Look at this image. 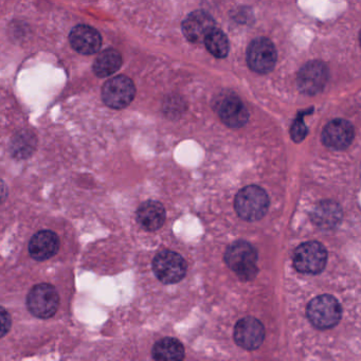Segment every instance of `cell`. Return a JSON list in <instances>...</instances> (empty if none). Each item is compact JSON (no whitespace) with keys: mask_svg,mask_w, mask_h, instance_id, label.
Wrapping results in <instances>:
<instances>
[{"mask_svg":"<svg viewBox=\"0 0 361 361\" xmlns=\"http://www.w3.org/2000/svg\"><path fill=\"white\" fill-rule=\"evenodd\" d=\"M37 147V138L32 133L23 130L18 133L11 142V152L14 157L24 159L29 157Z\"/></svg>","mask_w":361,"mask_h":361,"instance_id":"obj_20","label":"cell"},{"mask_svg":"<svg viewBox=\"0 0 361 361\" xmlns=\"http://www.w3.org/2000/svg\"><path fill=\"white\" fill-rule=\"evenodd\" d=\"M204 43L208 51L215 58L225 59L229 54V41H228L227 35L219 29H213L207 35Z\"/></svg>","mask_w":361,"mask_h":361,"instance_id":"obj_21","label":"cell"},{"mask_svg":"<svg viewBox=\"0 0 361 361\" xmlns=\"http://www.w3.org/2000/svg\"><path fill=\"white\" fill-rule=\"evenodd\" d=\"M60 249V238L50 230H42L32 236L29 243V253L37 261L51 259Z\"/></svg>","mask_w":361,"mask_h":361,"instance_id":"obj_15","label":"cell"},{"mask_svg":"<svg viewBox=\"0 0 361 361\" xmlns=\"http://www.w3.org/2000/svg\"><path fill=\"white\" fill-rule=\"evenodd\" d=\"M293 263L302 274H320L326 266V249L319 242L304 243L293 252Z\"/></svg>","mask_w":361,"mask_h":361,"instance_id":"obj_4","label":"cell"},{"mask_svg":"<svg viewBox=\"0 0 361 361\" xmlns=\"http://www.w3.org/2000/svg\"><path fill=\"white\" fill-rule=\"evenodd\" d=\"M329 78L326 65L320 61H312L304 65L298 73L297 84L300 92L314 96L322 92Z\"/></svg>","mask_w":361,"mask_h":361,"instance_id":"obj_9","label":"cell"},{"mask_svg":"<svg viewBox=\"0 0 361 361\" xmlns=\"http://www.w3.org/2000/svg\"><path fill=\"white\" fill-rule=\"evenodd\" d=\"M341 219V208L333 200L319 202L312 213V221H314V225L325 230L335 228Z\"/></svg>","mask_w":361,"mask_h":361,"instance_id":"obj_17","label":"cell"},{"mask_svg":"<svg viewBox=\"0 0 361 361\" xmlns=\"http://www.w3.org/2000/svg\"><path fill=\"white\" fill-rule=\"evenodd\" d=\"M257 249L244 240H238L228 247L225 253V262L228 267L235 272L242 281H251L257 276Z\"/></svg>","mask_w":361,"mask_h":361,"instance_id":"obj_1","label":"cell"},{"mask_svg":"<svg viewBox=\"0 0 361 361\" xmlns=\"http://www.w3.org/2000/svg\"><path fill=\"white\" fill-rule=\"evenodd\" d=\"M215 28V20L207 12L198 10L192 12L183 23V32L190 43L198 44L204 41L207 35Z\"/></svg>","mask_w":361,"mask_h":361,"instance_id":"obj_12","label":"cell"},{"mask_svg":"<svg viewBox=\"0 0 361 361\" xmlns=\"http://www.w3.org/2000/svg\"><path fill=\"white\" fill-rule=\"evenodd\" d=\"M233 336L236 344L240 348L248 350H257L265 339V327L257 319L246 317L236 323Z\"/></svg>","mask_w":361,"mask_h":361,"instance_id":"obj_10","label":"cell"},{"mask_svg":"<svg viewBox=\"0 0 361 361\" xmlns=\"http://www.w3.org/2000/svg\"><path fill=\"white\" fill-rule=\"evenodd\" d=\"M136 87L126 75L111 78L102 88V99L107 106L114 109H126L134 100Z\"/></svg>","mask_w":361,"mask_h":361,"instance_id":"obj_7","label":"cell"},{"mask_svg":"<svg viewBox=\"0 0 361 361\" xmlns=\"http://www.w3.org/2000/svg\"><path fill=\"white\" fill-rule=\"evenodd\" d=\"M305 114H310V111L300 114L297 119L293 121V126H291V138L295 142H301L305 138L306 135H307V128H306L305 123L303 121V117Z\"/></svg>","mask_w":361,"mask_h":361,"instance_id":"obj_22","label":"cell"},{"mask_svg":"<svg viewBox=\"0 0 361 361\" xmlns=\"http://www.w3.org/2000/svg\"><path fill=\"white\" fill-rule=\"evenodd\" d=\"M354 139V128L344 119H335L326 124L322 132L325 147L331 149H345Z\"/></svg>","mask_w":361,"mask_h":361,"instance_id":"obj_11","label":"cell"},{"mask_svg":"<svg viewBox=\"0 0 361 361\" xmlns=\"http://www.w3.org/2000/svg\"><path fill=\"white\" fill-rule=\"evenodd\" d=\"M71 47L84 56L97 54L102 46V37L97 29L87 25H79L69 35Z\"/></svg>","mask_w":361,"mask_h":361,"instance_id":"obj_13","label":"cell"},{"mask_svg":"<svg viewBox=\"0 0 361 361\" xmlns=\"http://www.w3.org/2000/svg\"><path fill=\"white\" fill-rule=\"evenodd\" d=\"M27 306L31 314L37 318H51L58 312L60 295L52 285L46 283L35 285L27 297Z\"/></svg>","mask_w":361,"mask_h":361,"instance_id":"obj_5","label":"cell"},{"mask_svg":"<svg viewBox=\"0 0 361 361\" xmlns=\"http://www.w3.org/2000/svg\"><path fill=\"white\" fill-rule=\"evenodd\" d=\"M8 190L6 187L5 183L3 180H0V202H4L7 197Z\"/></svg>","mask_w":361,"mask_h":361,"instance_id":"obj_24","label":"cell"},{"mask_svg":"<svg viewBox=\"0 0 361 361\" xmlns=\"http://www.w3.org/2000/svg\"><path fill=\"white\" fill-rule=\"evenodd\" d=\"M221 121L231 128H243L248 122V109L235 94L226 96L219 104L217 109Z\"/></svg>","mask_w":361,"mask_h":361,"instance_id":"obj_14","label":"cell"},{"mask_svg":"<svg viewBox=\"0 0 361 361\" xmlns=\"http://www.w3.org/2000/svg\"><path fill=\"white\" fill-rule=\"evenodd\" d=\"M137 219L143 229L147 231H156L166 221V210L160 202L147 200L139 207Z\"/></svg>","mask_w":361,"mask_h":361,"instance_id":"obj_16","label":"cell"},{"mask_svg":"<svg viewBox=\"0 0 361 361\" xmlns=\"http://www.w3.org/2000/svg\"><path fill=\"white\" fill-rule=\"evenodd\" d=\"M153 358L160 361H179L185 358V348L175 338H164L153 348Z\"/></svg>","mask_w":361,"mask_h":361,"instance_id":"obj_18","label":"cell"},{"mask_svg":"<svg viewBox=\"0 0 361 361\" xmlns=\"http://www.w3.org/2000/svg\"><path fill=\"white\" fill-rule=\"evenodd\" d=\"M268 208L269 197L259 185H248L236 194L234 209L244 221H259L265 216Z\"/></svg>","mask_w":361,"mask_h":361,"instance_id":"obj_2","label":"cell"},{"mask_svg":"<svg viewBox=\"0 0 361 361\" xmlns=\"http://www.w3.org/2000/svg\"><path fill=\"white\" fill-rule=\"evenodd\" d=\"M11 317L4 307H0V338L7 335L11 329Z\"/></svg>","mask_w":361,"mask_h":361,"instance_id":"obj_23","label":"cell"},{"mask_svg":"<svg viewBox=\"0 0 361 361\" xmlns=\"http://www.w3.org/2000/svg\"><path fill=\"white\" fill-rule=\"evenodd\" d=\"M276 47L270 39L259 37L251 42L247 50V63L251 71L261 75L270 73L276 64Z\"/></svg>","mask_w":361,"mask_h":361,"instance_id":"obj_8","label":"cell"},{"mask_svg":"<svg viewBox=\"0 0 361 361\" xmlns=\"http://www.w3.org/2000/svg\"><path fill=\"white\" fill-rule=\"evenodd\" d=\"M306 314L317 329H331L339 323L342 308L338 300L333 295H318L308 303Z\"/></svg>","mask_w":361,"mask_h":361,"instance_id":"obj_3","label":"cell"},{"mask_svg":"<svg viewBox=\"0 0 361 361\" xmlns=\"http://www.w3.org/2000/svg\"><path fill=\"white\" fill-rule=\"evenodd\" d=\"M187 262L174 251L164 250L156 255L153 270L160 282L175 284L183 280L187 274Z\"/></svg>","mask_w":361,"mask_h":361,"instance_id":"obj_6","label":"cell"},{"mask_svg":"<svg viewBox=\"0 0 361 361\" xmlns=\"http://www.w3.org/2000/svg\"><path fill=\"white\" fill-rule=\"evenodd\" d=\"M122 66V56L116 49H106L99 54L94 63L97 77L106 78L117 73Z\"/></svg>","mask_w":361,"mask_h":361,"instance_id":"obj_19","label":"cell"}]
</instances>
